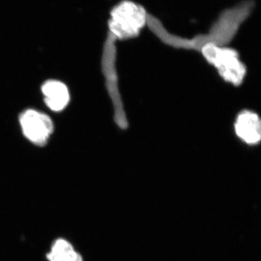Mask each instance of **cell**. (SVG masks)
<instances>
[{
  "mask_svg": "<svg viewBox=\"0 0 261 261\" xmlns=\"http://www.w3.org/2000/svg\"><path fill=\"white\" fill-rule=\"evenodd\" d=\"M149 14L140 3L122 0L110 13L108 34L116 41L135 39L148 23Z\"/></svg>",
  "mask_w": 261,
  "mask_h": 261,
  "instance_id": "7a4b0ae2",
  "label": "cell"
},
{
  "mask_svg": "<svg viewBox=\"0 0 261 261\" xmlns=\"http://www.w3.org/2000/svg\"><path fill=\"white\" fill-rule=\"evenodd\" d=\"M253 8V2H243L222 12L205 34L185 38L165 31L161 35V42L176 49L195 50L198 53L201 48L207 44L228 46L244 22L250 16Z\"/></svg>",
  "mask_w": 261,
  "mask_h": 261,
  "instance_id": "6da1fadb",
  "label": "cell"
},
{
  "mask_svg": "<svg viewBox=\"0 0 261 261\" xmlns=\"http://www.w3.org/2000/svg\"><path fill=\"white\" fill-rule=\"evenodd\" d=\"M24 136L34 145L44 146L53 134L54 126L51 118L44 113L27 110L19 118Z\"/></svg>",
  "mask_w": 261,
  "mask_h": 261,
  "instance_id": "5b68a950",
  "label": "cell"
},
{
  "mask_svg": "<svg viewBox=\"0 0 261 261\" xmlns=\"http://www.w3.org/2000/svg\"><path fill=\"white\" fill-rule=\"evenodd\" d=\"M235 135L245 145L255 146L261 143V117L250 110L238 113L233 123Z\"/></svg>",
  "mask_w": 261,
  "mask_h": 261,
  "instance_id": "8992f818",
  "label": "cell"
},
{
  "mask_svg": "<svg viewBox=\"0 0 261 261\" xmlns=\"http://www.w3.org/2000/svg\"><path fill=\"white\" fill-rule=\"evenodd\" d=\"M42 91L44 102L51 111L60 112L69 103L70 93L68 87L59 81H47L43 84Z\"/></svg>",
  "mask_w": 261,
  "mask_h": 261,
  "instance_id": "52a82bcc",
  "label": "cell"
},
{
  "mask_svg": "<svg viewBox=\"0 0 261 261\" xmlns=\"http://www.w3.org/2000/svg\"><path fill=\"white\" fill-rule=\"evenodd\" d=\"M116 43V41L113 37L108 35L103 49L102 70L108 94L112 100L115 121L120 128L125 129L128 127V120L118 88Z\"/></svg>",
  "mask_w": 261,
  "mask_h": 261,
  "instance_id": "277c9868",
  "label": "cell"
},
{
  "mask_svg": "<svg viewBox=\"0 0 261 261\" xmlns=\"http://www.w3.org/2000/svg\"><path fill=\"white\" fill-rule=\"evenodd\" d=\"M45 257L47 261H84L83 255L75 245L63 237L53 240Z\"/></svg>",
  "mask_w": 261,
  "mask_h": 261,
  "instance_id": "ba28073f",
  "label": "cell"
},
{
  "mask_svg": "<svg viewBox=\"0 0 261 261\" xmlns=\"http://www.w3.org/2000/svg\"><path fill=\"white\" fill-rule=\"evenodd\" d=\"M199 53L224 82L234 87L243 84L247 75V67L236 49L228 46L207 44Z\"/></svg>",
  "mask_w": 261,
  "mask_h": 261,
  "instance_id": "3957f363",
  "label": "cell"
}]
</instances>
